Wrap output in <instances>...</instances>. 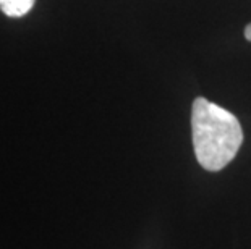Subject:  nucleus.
<instances>
[{
    "label": "nucleus",
    "instance_id": "f03ea898",
    "mask_svg": "<svg viewBox=\"0 0 251 249\" xmlns=\"http://www.w3.org/2000/svg\"><path fill=\"white\" fill-rule=\"evenodd\" d=\"M36 0H0V10L10 18H20L29 13Z\"/></svg>",
    "mask_w": 251,
    "mask_h": 249
},
{
    "label": "nucleus",
    "instance_id": "7ed1b4c3",
    "mask_svg": "<svg viewBox=\"0 0 251 249\" xmlns=\"http://www.w3.org/2000/svg\"><path fill=\"white\" fill-rule=\"evenodd\" d=\"M245 38H247V41L251 42V23L245 28Z\"/></svg>",
    "mask_w": 251,
    "mask_h": 249
},
{
    "label": "nucleus",
    "instance_id": "f257e3e1",
    "mask_svg": "<svg viewBox=\"0 0 251 249\" xmlns=\"http://www.w3.org/2000/svg\"><path fill=\"white\" fill-rule=\"evenodd\" d=\"M191 136L196 160L209 172L227 167L243 142L237 116L204 97H196L191 107Z\"/></svg>",
    "mask_w": 251,
    "mask_h": 249
}]
</instances>
